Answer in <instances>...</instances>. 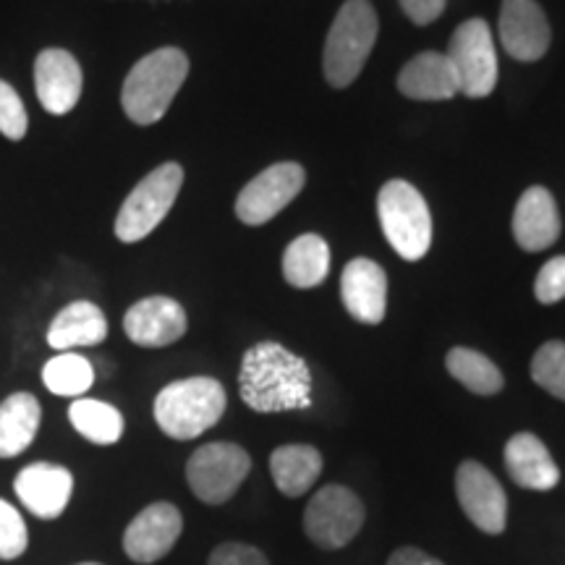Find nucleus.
I'll return each mask as SVG.
<instances>
[{
    "label": "nucleus",
    "mask_w": 565,
    "mask_h": 565,
    "mask_svg": "<svg viewBox=\"0 0 565 565\" xmlns=\"http://www.w3.org/2000/svg\"><path fill=\"white\" fill-rule=\"evenodd\" d=\"M238 393L257 414L303 412L312 406V372L301 356L265 341L244 353Z\"/></svg>",
    "instance_id": "f257e3e1"
},
{
    "label": "nucleus",
    "mask_w": 565,
    "mask_h": 565,
    "mask_svg": "<svg viewBox=\"0 0 565 565\" xmlns=\"http://www.w3.org/2000/svg\"><path fill=\"white\" fill-rule=\"evenodd\" d=\"M189 76V58L179 47H160L145 55L124 82L121 105L134 124H158L171 108Z\"/></svg>",
    "instance_id": "f03ea898"
},
{
    "label": "nucleus",
    "mask_w": 565,
    "mask_h": 565,
    "mask_svg": "<svg viewBox=\"0 0 565 565\" xmlns=\"http://www.w3.org/2000/svg\"><path fill=\"white\" fill-rule=\"evenodd\" d=\"M225 404V387L215 377L175 380L154 398V422L173 440H194L221 422Z\"/></svg>",
    "instance_id": "7ed1b4c3"
},
{
    "label": "nucleus",
    "mask_w": 565,
    "mask_h": 565,
    "mask_svg": "<svg viewBox=\"0 0 565 565\" xmlns=\"http://www.w3.org/2000/svg\"><path fill=\"white\" fill-rule=\"evenodd\" d=\"M377 11L370 0H345L324 42L322 66L330 87L343 89L356 82L377 42Z\"/></svg>",
    "instance_id": "20e7f679"
},
{
    "label": "nucleus",
    "mask_w": 565,
    "mask_h": 565,
    "mask_svg": "<svg viewBox=\"0 0 565 565\" xmlns=\"http://www.w3.org/2000/svg\"><path fill=\"white\" fill-rule=\"evenodd\" d=\"M377 215L385 238L398 257L416 263L433 246V215L422 192L408 181H387L377 194Z\"/></svg>",
    "instance_id": "39448f33"
},
{
    "label": "nucleus",
    "mask_w": 565,
    "mask_h": 565,
    "mask_svg": "<svg viewBox=\"0 0 565 565\" xmlns=\"http://www.w3.org/2000/svg\"><path fill=\"white\" fill-rule=\"evenodd\" d=\"M181 183L183 168L179 162H166V166L154 168L150 175H145L121 204V212L116 217V236L124 244H137L150 236L162 223V217L171 212Z\"/></svg>",
    "instance_id": "423d86ee"
},
{
    "label": "nucleus",
    "mask_w": 565,
    "mask_h": 565,
    "mask_svg": "<svg viewBox=\"0 0 565 565\" xmlns=\"http://www.w3.org/2000/svg\"><path fill=\"white\" fill-rule=\"evenodd\" d=\"M252 471V458L242 445L207 443L186 463V482L202 503L223 505L236 494Z\"/></svg>",
    "instance_id": "0eeeda50"
},
{
    "label": "nucleus",
    "mask_w": 565,
    "mask_h": 565,
    "mask_svg": "<svg viewBox=\"0 0 565 565\" xmlns=\"http://www.w3.org/2000/svg\"><path fill=\"white\" fill-rule=\"evenodd\" d=\"M364 526V505L359 494L343 484H328L309 500L303 511V532L320 550H341Z\"/></svg>",
    "instance_id": "6e6552de"
},
{
    "label": "nucleus",
    "mask_w": 565,
    "mask_h": 565,
    "mask_svg": "<svg viewBox=\"0 0 565 565\" xmlns=\"http://www.w3.org/2000/svg\"><path fill=\"white\" fill-rule=\"evenodd\" d=\"M445 55L454 63L461 95L475 97V100L492 95L498 84V55H494L492 32L484 19L463 21L450 38Z\"/></svg>",
    "instance_id": "1a4fd4ad"
},
{
    "label": "nucleus",
    "mask_w": 565,
    "mask_h": 565,
    "mask_svg": "<svg viewBox=\"0 0 565 565\" xmlns=\"http://www.w3.org/2000/svg\"><path fill=\"white\" fill-rule=\"evenodd\" d=\"M307 181L299 162H278L246 183L236 200V217L244 225H265L291 204Z\"/></svg>",
    "instance_id": "9d476101"
},
{
    "label": "nucleus",
    "mask_w": 565,
    "mask_h": 565,
    "mask_svg": "<svg viewBox=\"0 0 565 565\" xmlns=\"http://www.w3.org/2000/svg\"><path fill=\"white\" fill-rule=\"evenodd\" d=\"M458 505L466 519L484 534H503L508 524V498L503 484L479 461H463L456 471Z\"/></svg>",
    "instance_id": "9b49d317"
},
{
    "label": "nucleus",
    "mask_w": 565,
    "mask_h": 565,
    "mask_svg": "<svg viewBox=\"0 0 565 565\" xmlns=\"http://www.w3.org/2000/svg\"><path fill=\"white\" fill-rule=\"evenodd\" d=\"M183 532L181 511L173 503L147 505L124 532V553L139 565H152L166 557Z\"/></svg>",
    "instance_id": "f8f14e48"
},
{
    "label": "nucleus",
    "mask_w": 565,
    "mask_h": 565,
    "mask_svg": "<svg viewBox=\"0 0 565 565\" xmlns=\"http://www.w3.org/2000/svg\"><path fill=\"white\" fill-rule=\"evenodd\" d=\"M505 53L521 63H534L550 51L553 32L536 0H503L498 21Z\"/></svg>",
    "instance_id": "ddd939ff"
},
{
    "label": "nucleus",
    "mask_w": 565,
    "mask_h": 565,
    "mask_svg": "<svg viewBox=\"0 0 565 565\" xmlns=\"http://www.w3.org/2000/svg\"><path fill=\"white\" fill-rule=\"evenodd\" d=\"M186 328V312L179 301L168 299V296L141 299L124 317L126 335L141 349H162V345L181 341Z\"/></svg>",
    "instance_id": "4468645a"
},
{
    "label": "nucleus",
    "mask_w": 565,
    "mask_h": 565,
    "mask_svg": "<svg viewBox=\"0 0 565 565\" xmlns=\"http://www.w3.org/2000/svg\"><path fill=\"white\" fill-rule=\"evenodd\" d=\"M82 66L74 55L58 47H47L34 61V87L42 108L53 116H66L82 97Z\"/></svg>",
    "instance_id": "2eb2a0df"
},
{
    "label": "nucleus",
    "mask_w": 565,
    "mask_h": 565,
    "mask_svg": "<svg viewBox=\"0 0 565 565\" xmlns=\"http://www.w3.org/2000/svg\"><path fill=\"white\" fill-rule=\"evenodd\" d=\"M13 490H17L19 500L32 515L53 521L68 508L71 492H74V477L58 463L40 461L19 471Z\"/></svg>",
    "instance_id": "dca6fc26"
},
{
    "label": "nucleus",
    "mask_w": 565,
    "mask_h": 565,
    "mask_svg": "<svg viewBox=\"0 0 565 565\" xmlns=\"http://www.w3.org/2000/svg\"><path fill=\"white\" fill-rule=\"evenodd\" d=\"M341 299L353 320L380 324L387 312V275L372 259H351L341 275Z\"/></svg>",
    "instance_id": "f3484780"
},
{
    "label": "nucleus",
    "mask_w": 565,
    "mask_h": 565,
    "mask_svg": "<svg viewBox=\"0 0 565 565\" xmlns=\"http://www.w3.org/2000/svg\"><path fill=\"white\" fill-rule=\"evenodd\" d=\"M561 212L545 186H529L513 212V236L524 252H545L561 238Z\"/></svg>",
    "instance_id": "a211bd4d"
},
{
    "label": "nucleus",
    "mask_w": 565,
    "mask_h": 565,
    "mask_svg": "<svg viewBox=\"0 0 565 565\" xmlns=\"http://www.w3.org/2000/svg\"><path fill=\"white\" fill-rule=\"evenodd\" d=\"M398 89L404 97L427 103L454 100L456 95H461L454 63L448 61L445 53L435 51L414 55V58L401 68Z\"/></svg>",
    "instance_id": "6ab92c4d"
},
{
    "label": "nucleus",
    "mask_w": 565,
    "mask_h": 565,
    "mask_svg": "<svg viewBox=\"0 0 565 565\" xmlns=\"http://www.w3.org/2000/svg\"><path fill=\"white\" fill-rule=\"evenodd\" d=\"M505 469L524 490L547 492L561 482V469L550 456L547 445L532 433H519L505 443Z\"/></svg>",
    "instance_id": "aec40b11"
},
{
    "label": "nucleus",
    "mask_w": 565,
    "mask_h": 565,
    "mask_svg": "<svg viewBox=\"0 0 565 565\" xmlns=\"http://www.w3.org/2000/svg\"><path fill=\"white\" fill-rule=\"evenodd\" d=\"M108 338V320L103 309L92 301H74L63 307L47 328V343L55 351L82 349V345H97Z\"/></svg>",
    "instance_id": "412c9836"
},
{
    "label": "nucleus",
    "mask_w": 565,
    "mask_h": 565,
    "mask_svg": "<svg viewBox=\"0 0 565 565\" xmlns=\"http://www.w3.org/2000/svg\"><path fill=\"white\" fill-rule=\"evenodd\" d=\"M270 475L286 498H301L322 475V456L312 445H280L270 456Z\"/></svg>",
    "instance_id": "4be33fe9"
},
{
    "label": "nucleus",
    "mask_w": 565,
    "mask_h": 565,
    "mask_svg": "<svg viewBox=\"0 0 565 565\" xmlns=\"http://www.w3.org/2000/svg\"><path fill=\"white\" fill-rule=\"evenodd\" d=\"M42 408L32 393H13L0 404V458H13L38 437Z\"/></svg>",
    "instance_id": "5701e85b"
},
{
    "label": "nucleus",
    "mask_w": 565,
    "mask_h": 565,
    "mask_svg": "<svg viewBox=\"0 0 565 565\" xmlns=\"http://www.w3.org/2000/svg\"><path fill=\"white\" fill-rule=\"evenodd\" d=\"M330 273V246L317 233H303L282 254V278L294 288H315Z\"/></svg>",
    "instance_id": "b1692460"
},
{
    "label": "nucleus",
    "mask_w": 565,
    "mask_h": 565,
    "mask_svg": "<svg viewBox=\"0 0 565 565\" xmlns=\"http://www.w3.org/2000/svg\"><path fill=\"white\" fill-rule=\"evenodd\" d=\"M445 366H448L450 377H456L466 391L477 395H498L505 385L498 364L475 349H463V345L450 349L448 356H445Z\"/></svg>",
    "instance_id": "393cba45"
},
{
    "label": "nucleus",
    "mask_w": 565,
    "mask_h": 565,
    "mask_svg": "<svg viewBox=\"0 0 565 565\" xmlns=\"http://www.w3.org/2000/svg\"><path fill=\"white\" fill-rule=\"evenodd\" d=\"M68 419L82 437L95 445H113L124 435V416L116 406L95 398H79L68 408Z\"/></svg>",
    "instance_id": "a878e982"
},
{
    "label": "nucleus",
    "mask_w": 565,
    "mask_h": 565,
    "mask_svg": "<svg viewBox=\"0 0 565 565\" xmlns=\"http://www.w3.org/2000/svg\"><path fill=\"white\" fill-rule=\"evenodd\" d=\"M42 383L53 395H84L95 383V370L89 359L63 351L42 366Z\"/></svg>",
    "instance_id": "bb28decb"
},
{
    "label": "nucleus",
    "mask_w": 565,
    "mask_h": 565,
    "mask_svg": "<svg viewBox=\"0 0 565 565\" xmlns=\"http://www.w3.org/2000/svg\"><path fill=\"white\" fill-rule=\"evenodd\" d=\"M532 380L542 391L565 401V343L547 341L532 359Z\"/></svg>",
    "instance_id": "cd10ccee"
},
{
    "label": "nucleus",
    "mask_w": 565,
    "mask_h": 565,
    "mask_svg": "<svg viewBox=\"0 0 565 565\" xmlns=\"http://www.w3.org/2000/svg\"><path fill=\"white\" fill-rule=\"evenodd\" d=\"M30 534L21 513L11 503L0 498V561H17L26 553Z\"/></svg>",
    "instance_id": "c85d7f7f"
},
{
    "label": "nucleus",
    "mask_w": 565,
    "mask_h": 565,
    "mask_svg": "<svg viewBox=\"0 0 565 565\" xmlns=\"http://www.w3.org/2000/svg\"><path fill=\"white\" fill-rule=\"evenodd\" d=\"M0 134L6 139L19 141L26 134V108L19 92L9 82L0 79Z\"/></svg>",
    "instance_id": "c756f323"
},
{
    "label": "nucleus",
    "mask_w": 565,
    "mask_h": 565,
    "mask_svg": "<svg viewBox=\"0 0 565 565\" xmlns=\"http://www.w3.org/2000/svg\"><path fill=\"white\" fill-rule=\"evenodd\" d=\"M534 296L540 303H557L565 299V257H553L545 263L534 282Z\"/></svg>",
    "instance_id": "7c9ffc66"
},
{
    "label": "nucleus",
    "mask_w": 565,
    "mask_h": 565,
    "mask_svg": "<svg viewBox=\"0 0 565 565\" xmlns=\"http://www.w3.org/2000/svg\"><path fill=\"white\" fill-rule=\"evenodd\" d=\"M207 565H270L263 550L244 542H223L212 550Z\"/></svg>",
    "instance_id": "2f4dec72"
},
{
    "label": "nucleus",
    "mask_w": 565,
    "mask_h": 565,
    "mask_svg": "<svg viewBox=\"0 0 565 565\" xmlns=\"http://www.w3.org/2000/svg\"><path fill=\"white\" fill-rule=\"evenodd\" d=\"M398 3L416 26H427L443 17L448 0H398Z\"/></svg>",
    "instance_id": "473e14b6"
},
{
    "label": "nucleus",
    "mask_w": 565,
    "mask_h": 565,
    "mask_svg": "<svg viewBox=\"0 0 565 565\" xmlns=\"http://www.w3.org/2000/svg\"><path fill=\"white\" fill-rule=\"evenodd\" d=\"M387 565H445L419 547H401L387 557Z\"/></svg>",
    "instance_id": "72a5a7b5"
},
{
    "label": "nucleus",
    "mask_w": 565,
    "mask_h": 565,
    "mask_svg": "<svg viewBox=\"0 0 565 565\" xmlns=\"http://www.w3.org/2000/svg\"><path fill=\"white\" fill-rule=\"evenodd\" d=\"M79 565H100V563H79Z\"/></svg>",
    "instance_id": "f704fd0d"
}]
</instances>
